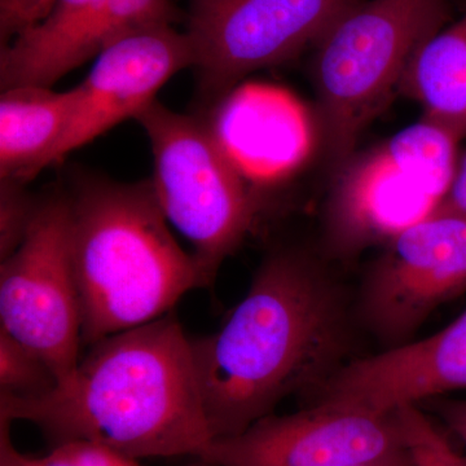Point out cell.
<instances>
[{
    "label": "cell",
    "mask_w": 466,
    "mask_h": 466,
    "mask_svg": "<svg viewBox=\"0 0 466 466\" xmlns=\"http://www.w3.org/2000/svg\"><path fill=\"white\" fill-rule=\"evenodd\" d=\"M348 311L341 287L314 257L271 251L225 324L192 339L214 440L242 433L291 394H315L343 366Z\"/></svg>",
    "instance_id": "6da1fadb"
},
{
    "label": "cell",
    "mask_w": 466,
    "mask_h": 466,
    "mask_svg": "<svg viewBox=\"0 0 466 466\" xmlns=\"http://www.w3.org/2000/svg\"><path fill=\"white\" fill-rule=\"evenodd\" d=\"M0 419L32 422L54 446L92 441L135 460L200 458L214 441L192 339L171 312L95 343L42 397H0Z\"/></svg>",
    "instance_id": "7a4b0ae2"
},
{
    "label": "cell",
    "mask_w": 466,
    "mask_h": 466,
    "mask_svg": "<svg viewBox=\"0 0 466 466\" xmlns=\"http://www.w3.org/2000/svg\"><path fill=\"white\" fill-rule=\"evenodd\" d=\"M82 341L95 345L170 314L208 283L168 229L150 180L88 179L69 196Z\"/></svg>",
    "instance_id": "3957f363"
},
{
    "label": "cell",
    "mask_w": 466,
    "mask_h": 466,
    "mask_svg": "<svg viewBox=\"0 0 466 466\" xmlns=\"http://www.w3.org/2000/svg\"><path fill=\"white\" fill-rule=\"evenodd\" d=\"M450 17L449 0H360L318 43V140L332 175Z\"/></svg>",
    "instance_id": "277c9868"
},
{
    "label": "cell",
    "mask_w": 466,
    "mask_h": 466,
    "mask_svg": "<svg viewBox=\"0 0 466 466\" xmlns=\"http://www.w3.org/2000/svg\"><path fill=\"white\" fill-rule=\"evenodd\" d=\"M153 153V191L162 213L193 247L208 285L240 247L259 198L205 119L180 115L157 100L137 116Z\"/></svg>",
    "instance_id": "5b68a950"
},
{
    "label": "cell",
    "mask_w": 466,
    "mask_h": 466,
    "mask_svg": "<svg viewBox=\"0 0 466 466\" xmlns=\"http://www.w3.org/2000/svg\"><path fill=\"white\" fill-rule=\"evenodd\" d=\"M0 329L43 359L57 383L78 367L84 341L69 196L39 200L20 247L2 260Z\"/></svg>",
    "instance_id": "8992f818"
},
{
    "label": "cell",
    "mask_w": 466,
    "mask_h": 466,
    "mask_svg": "<svg viewBox=\"0 0 466 466\" xmlns=\"http://www.w3.org/2000/svg\"><path fill=\"white\" fill-rule=\"evenodd\" d=\"M360 0H191L188 35L202 92L219 96L244 76L318 45Z\"/></svg>",
    "instance_id": "52a82bcc"
},
{
    "label": "cell",
    "mask_w": 466,
    "mask_h": 466,
    "mask_svg": "<svg viewBox=\"0 0 466 466\" xmlns=\"http://www.w3.org/2000/svg\"><path fill=\"white\" fill-rule=\"evenodd\" d=\"M466 290V217L435 210L385 245L364 279L359 315L385 349L410 341Z\"/></svg>",
    "instance_id": "ba28073f"
},
{
    "label": "cell",
    "mask_w": 466,
    "mask_h": 466,
    "mask_svg": "<svg viewBox=\"0 0 466 466\" xmlns=\"http://www.w3.org/2000/svg\"><path fill=\"white\" fill-rule=\"evenodd\" d=\"M389 415L314 403L263 417L235 437L217 438L200 456L216 466H355L403 452Z\"/></svg>",
    "instance_id": "9c48e42d"
},
{
    "label": "cell",
    "mask_w": 466,
    "mask_h": 466,
    "mask_svg": "<svg viewBox=\"0 0 466 466\" xmlns=\"http://www.w3.org/2000/svg\"><path fill=\"white\" fill-rule=\"evenodd\" d=\"M193 66L191 42L173 24H157L116 42L73 88L72 110L52 164L128 118H137L180 70Z\"/></svg>",
    "instance_id": "30bf717a"
},
{
    "label": "cell",
    "mask_w": 466,
    "mask_h": 466,
    "mask_svg": "<svg viewBox=\"0 0 466 466\" xmlns=\"http://www.w3.org/2000/svg\"><path fill=\"white\" fill-rule=\"evenodd\" d=\"M466 390V309L437 333L343 364L315 403L389 415Z\"/></svg>",
    "instance_id": "8fae6325"
},
{
    "label": "cell",
    "mask_w": 466,
    "mask_h": 466,
    "mask_svg": "<svg viewBox=\"0 0 466 466\" xmlns=\"http://www.w3.org/2000/svg\"><path fill=\"white\" fill-rule=\"evenodd\" d=\"M440 200L377 146L355 152L333 174L324 214L328 250L341 258L386 245L434 213Z\"/></svg>",
    "instance_id": "7c38bea8"
},
{
    "label": "cell",
    "mask_w": 466,
    "mask_h": 466,
    "mask_svg": "<svg viewBox=\"0 0 466 466\" xmlns=\"http://www.w3.org/2000/svg\"><path fill=\"white\" fill-rule=\"evenodd\" d=\"M175 18L171 0H103L55 35L32 38L21 34L2 46V90L27 85L51 87L125 36L157 24H173Z\"/></svg>",
    "instance_id": "4fadbf2b"
},
{
    "label": "cell",
    "mask_w": 466,
    "mask_h": 466,
    "mask_svg": "<svg viewBox=\"0 0 466 466\" xmlns=\"http://www.w3.org/2000/svg\"><path fill=\"white\" fill-rule=\"evenodd\" d=\"M208 119L222 148L249 180L278 179L311 144L306 113L283 91L247 86L231 91Z\"/></svg>",
    "instance_id": "5bb4252c"
},
{
    "label": "cell",
    "mask_w": 466,
    "mask_h": 466,
    "mask_svg": "<svg viewBox=\"0 0 466 466\" xmlns=\"http://www.w3.org/2000/svg\"><path fill=\"white\" fill-rule=\"evenodd\" d=\"M75 94L16 86L0 97V179L26 184L52 165Z\"/></svg>",
    "instance_id": "9a60e30c"
},
{
    "label": "cell",
    "mask_w": 466,
    "mask_h": 466,
    "mask_svg": "<svg viewBox=\"0 0 466 466\" xmlns=\"http://www.w3.org/2000/svg\"><path fill=\"white\" fill-rule=\"evenodd\" d=\"M400 90L421 104L424 118L466 137V12L417 52Z\"/></svg>",
    "instance_id": "2e32d148"
},
{
    "label": "cell",
    "mask_w": 466,
    "mask_h": 466,
    "mask_svg": "<svg viewBox=\"0 0 466 466\" xmlns=\"http://www.w3.org/2000/svg\"><path fill=\"white\" fill-rule=\"evenodd\" d=\"M459 142L446 128L422 116L383 146L404 173L441 202L458 167Z\"/></svg>",
    "instance_id": "e0dca14e"
},
{
    "label": "cell",
    "mask_w": 466,
    "mask_h": 466,
    "mask_svg": "<svg viewBox=\"0 0 466 466\" xmlns=\"http://www.w3.org/2000/svg\"><path fill=\"white\" fill-rule=\"evenodd\" d=\"M11 425V421L0 419V466H142L139 460L86 441L57 444L39 458L25 455L12 443Z\"/></svg>",
    "instance_id": "ac0fdd59"
},
{
    "label": "cell",
    "mask_w": 466,
    "mask_h": 466,
    "mask_svg": "<svg viewBox=\"0 0 466 466\" xmlns=\"http://www.w3.org/2000/svg\"><path fill=\"white\" fill-rule=\"evenodd\" d=\"M404 450L413 466H466V456L451 441L419 404L394 410Z\"/></svg>",
    "instance_id": "d6986e66"
},
{
    "label": "cell",
    "mask_w": 466,
    "mask_h": 466,
    "mask_svg": "<svg viewBox=\"0 0 466 466\" xmlns=\"http://www.w3.org/2000/svg\"><path fill=\"white\" fill-rule=\"evenodd\" d=\"M56 385L43 359L0 329V397H42Z\"/></svg>",
    "instance_id": "ffe728a7"
},
{
    "label": "cell",
    "mask_w": 466,
    "mask_h": 466,
    "mask_svg": "<svg viewBox=\"0 0 466 466\" xmlns=\"http://www.w3.org/2000/svg\"><path fill=\"white\" fill-rule=\"evenodd\" d=\"M25 184L2 180L0 191V258L5 259L26 236L39 200L27 195Z\"/></svg>",
    "instance_id": "44dd1931"
},
{
    "label": "cell",
    "mask_w": 466,
    "mask_h": 466,
    "mask_svg": "<svg viewBox=\"0 0 466 466\" xmlns=\"http://www.w3.org/2000/svg\"><path fill=\"white\" fill-rule=\"evenodd\" d=\"M54 3L55 0H0L2 46L45 20Z\"/></svg>",
    "instance_id": "7402d4cb"
},
{
    "label": "cell",
    "mask_w": 466,
    "mask_h": 466,
    "mask_svg": "<svg viewBox=\"0 0 466 466\" xmlns=\"http://www.w3.org/2000/svg\"><path fill=\"white\" fill-rule=\"evenodd\" d=\"M426 403L433 404L434 412L440 416L447 431L466 447V400H443L441 397Z\"/></svg>",
    "instance_id": "603a6c76"
},
{
    "label": "cell",
    "mask_w": 466,
    "mask_h": 466,
    "mask_svg": "<svg viewBox=\"0 0 466 466\" xmlns=\"http://www.w3.org/2000/svg\"><path fill=\"white\" fill-rule=\"evenodd\" d=\"M435 210L451 211L466 217V153L459 159L452 182Z\"/></svg>",
    "instance_id": "cb8c5ba5"
},
{
    "label": "cell",
    "mask_w": 466,
    "mask_h": 466,
    "mask_svg": "<svg viewBox=\"0 0 466 466\" xmlns=\"http://www.w3.org/2000/svg\"><path fill=\"white\" fill-rule=\"evenodd\" d=\"M355 466H413L410 461V456L406 452L395 453V455L389 456V458L377 460V461L367 462V464H360Z\"/></svg>",
    "instance_id": "d4e9b609"
}]
</instances>
